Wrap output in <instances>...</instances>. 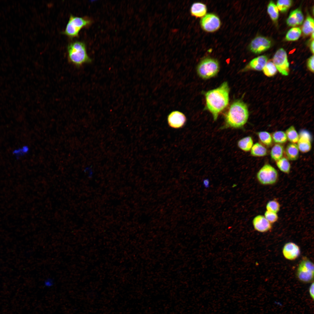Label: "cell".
<instances>
[{
    "mask_svg": "<svg viewBox=\"0 0 314 314\" xmlns=\"http://www.w3.org/2000/svg\"><path fill=\"white\" fill-rule=\"evenodd\" d=\"M297 146L301 152L306 153L310 151L311 149V137L307 131H302L299 135Z\"/></svg>",
    "mask_w": 314,
    "mask_h": 314,
    "instance_id": "5bb4252c",
    "label": "cell"
},
{
    "mask_svg": "<svg viewBox=\"0 0 314 314\" xmlns=\"http://www.w3.org/2000/svg\"><path fill=\"white\" fill-rule=\"evenodd\" d=\"M271 45L270 40L262 36H258L253 40L249 45V49L253 53H259L269 49Z\"/></svg>",
    "mask_w": 314,
    "mask_h": 314,
    "instance_id": "30bf717a",
    "label": "cell"
},
{
    "mask_svg": "<svg viewBox=\"0 0 314 314\" xmlns=\"http://www.w3.org/2000/svg\"><path fill=\"white\" fill-rule=\"evenodd\" d=\"M267 10L272 19L274 22L276 21L279 16L278 9L272 1H271L269 3Z\"/></svg>",
    "mask_w": 314,
    "mask_h": 314,
    "instance_id": "f1b7e54d",
    "label": "cell"
},
{
    "mask_svg": "<svg viewBox=\"0 0 314 314\" xmlns=\"http://www.w3.org/2000/svg\"><path fill=\"white\" fill-rule=\"evenodd\" d=\"M253 145V139L250 136L243 138L238 142V146L239 148L243 151L246 152L250 151Z\"/></svg>",
    "mask_w": 314,
    "mask_h": 314,
    "instance_id": "ffe728a7",
    "label": "cell"
},
{
    "mask_svg": "<svg viewBox=\"0 0 314 314\" xmlns=\"http://www.w3.org/2000/svg\"><path fill=\"white\" fill-rule=\"evenodd\" d=\"M314 282L312 283L310 285L309 288V292L310 294V295L312 299L313 300H314Z\"/></svg>",
    "mask_w": 314,
    "mask_h": 314,
    "instance_id": "836d02e7",
    "label": "cell"
},
{
    "mask_svg": "<svg viewBox=\"0 0 314 314\" xmlns=\"http://www.w3.org/2000/svg\"><path fill=\"white\" fill-rule=\"evenodd\" d=\"M219 63L215 59L207 57L201 60L197 67L198 75L201 78L206 79L215 76L219 72Z\"/></svg>",
    "mask_w": 314,
    "mask_h": 314,
    "instance_id": "277c9868",
    "label": "cell"
},
{
    "mask_svg": "<svg viewBox=\"0 0 314 314\" xmlns=\"http://www.w3.org/2000/svg\"><path fill=\"white\" fill-rule=\"evenodd\" d=\"M262 70L265 75L268 77L274 76L277 71L274 63L271 61L267 62Z\"/></svg>",
    "mask_w": 314,
    "mask_h": 314,
    "instance_id": "83f0119b",
    "label": "cell"
},
{
    "mask_svg": "<svg viewBox=\"0 0 314 314\" xmlns=\"http://www.w3.org/2000/svg\"><path fill=\"white\" fill-rule=\"evenodd\" d=\"M287 139L291 143H297L299 139V135L295 127L291 126L289 127L285 132Z\"/></svg>",
    "mask_w": 314,
    "mask_h": 314,
    "instance_id": "cb8c5ba5",
    "label": "cell"
},
{
    "mask_svg": "<svg viewBox=\"0 0 314 314\" xmlns=\"http://www.w3.org/2000/svg\"><path fill=\"white\" fill-rule=\"evenodd\" d=\"M284 151L283 145L278 144H275L273 146L270 151V154L271 158L276 161L283 157Z\"/></svg>",
    "mask_w": 314,
    "mask_h": 314,
    "instance_id": "44dd1931",
    "label": "cell"
},
{
    "mask_svg": "<svg viewBox=\"0 0 314 314\" xmlns=\"http://www.w3.org/2000/svg\"><path fill=\"white\" fill-rule=\"evenodd\" d=\"M257 179L263 185H271L275 184L279 179V174L276 170L271 165H264L256 174Z\"/></svg>",
    "mask_w": 314,
    "mask_h": 314,
    "instance_id": "5b68a950",
    "label": "cell"
},
{
    "mask_svg": "<svg viewBox=\"0 0 314 314\" xmlns=\"http://www.w3.org/2000/svg\"><path fill=\"white\" fill-rule=\"evenodd\" d=\"M307 66L309 70L313 73L314 72V56H311L308 60Z\"/></svg>",
    "mask_w": 314,
    "mask_h": 314,
    "instance_id": "d6a6232c",
    "label": "cell"
},
{
    "mask_svg": "<svg viewBox=\"0 0 314 314\" xmlns=\"http://www.w3.org/2000/svg\"><path fill=\"white\" fill-rule=\"evenodd\" d=\"M252 222L254 229L259 232H268L272 228V224L267 220L264 215H256L253 218Z\"/></svg>",
    "mask_w": 314,
    "mask_h": 314,
    "instance_id": "4fadbf2b",
    "label": "cell"
},
{
    "mask_svg": "<svg viewBox=\"0 0 314 314\" xmlns=\"http://www.w3.org/2000/svg\"><path fill=\"white\" fill-rule=\"evenodd\" d=\"M272 140L276 143L282 144L285 143L287 138L285 132L281 131H275L272 134Z\"/></svg>",
    "mask_w": 314,
    "mask_h": 314,
    "instance_id": "4316f807",
    "label": "cell"
},
{
    "mask_svg": "<svg viewBox=\"0 0 314 314\" xmlns=\"http://www.w3.org/2000/svg\"><path fill=\"white\" fill-rule=\"evenodd\" d=\"M301 251L299 247L295 243L289 242L286 243L282 249L284 257L290 261L295 260L299 256Z\"/></svg>",
    "mask_w": 314,
    "mask_h": 314,
    "instance_id": "7c38bea8",
    "label": "cell"
},
{
    "mask_svg": "<svg viewBox=\"0 0 314 314\" xmlns=\"http://www.w3.org/2000/svg\"><path fill=\"white\" fill-rule=\"evenodd\" d=\"M68 59L75 66L79 67L91 60L88 56L85 46L83 42L76 41L70 43L67 47Z\"/></svg>",
    "mask_w": 314,
    "mask_h": 314,
    "instance_id": "3957f363",
    "label": "cell"
},
{
    "mask_svg": "<svg viewBox=\"0 0 314 314\" xmlns=\"http://www.w3.org/2000/svg\"><path fill=\"white\" fill-rule=\"evenodd\" d=\"M167 120L168 124L171 127L178 129L184 126L186 121V118L182 112L175 110L168 115Z\"/></svg>",
    "mask_w": 314,
    "mask_h": 314,
    "instance_id": "8fae6325",
    "label": "cell"
},
{
    "mask_svg": "<svg viewBox=\"0 0 314 314\" xmlns=\"http://www.w3.org/2000/svg\"><path fill=\"white\" fill-rule=\"evenodd\" d=\"M249 117L248 108L243 101L238 100L231 105L225 117L223 128H242L247 122Z\"/></svg>",
    "mask_w": 314,
    "mask_h": 314,
    "instance_id": "7a4b0ae2",
    "label": "cell"
},
{
    "mask_svg": "<svg viewBox=\"0 0 314 314\" xmlns=\"http://www.w3.org/2000/svg\"><path fill=\"white\" fill-rule=\"evenodd\" d=\"M266 148L261 143L257 142L253 145L251 149V155L255 157H262L267 154Z\"/></svg>",
    "mask_w": 314,
    "mask_h": 314,
    "instance_id": "d6986e66",
    "label": "cell"
},
{
    "mask_svg": "<svg viewBox=\"0 0 314 314\" xmlns=\"http://www.w3.org/2000/svg\"><path fill=\"white\" fill-rule=\"evenodd\" d=\"M90 23L85 18L71 15L63 33L70 38L77 37L81 29Z\"/></svg>",
    "mask_w": 314,
    "mask_h": 314,
    "instance_id": "52a82bcc",
    "label": "cell"
},
{
    "mask_svg": "<svg viewBox=\"0 0 314 314\" xmlns=\"http://www.w3.org/2000/svg\"><path fill=\"white\" fill-rule=\"evenodd\" d=\"M304 19V16L301 10L297 8L290 13L286 20V23L289 26H295L301 24Z\"/></svg>",
    "mask_w": 314,
    "mask_h": 314,
    "instance_id": "2e32d148",
    "label": "cell"
},
{
    "mask_svg": "<svg viewBox=\"0 0 314 314\" xmlns=\"http://www.w3.org/2000/svg\"><path fill=\"white\" fill-rule=\"evenodd\" d=\"M292 3L290 0H279L277 1L276 6L280 11L282 12L287 11L290 7Z\"/></svg>",
    "mask_w": 314,
    "mask_h": 314,
    "instance_id": "4dcf8cb0",
    "label": "cell"
},
{
    "mask_svg": "<svg viewBox=\"0 0 314 314\" xmlns=\"http://www.w3.org/2000/svg\"><path fill=\"white\" fill-rule=\"evenodd\" d=\"M314 264L308 258H303L298 266L296 271V276L298 279L304 283L313 282Z\"/></svg>",
    "mask_w": 314,
    "mask_h": 314,
    "instance_id": "8992f818",
    "label": "cell"
},
{
    "mask_svg": "<svg viewBox=\"0 0 314 314\" xmlns=\"http://www.w3.org/2000/svg\"><path fill=\"white\" fill-rule=\"evenodd\" d=\"M207 8L204 3L196 2L192 5L190 12L191 15L196 17H203L206 13Z\"/></svg>",
    "mask_w": 314,
    "mask_h": 314,
    "instance_id": "e0dca14e",
    "label": "cell"
},
{
    "mask_svg": "<svg viewBox=\"0 0 314 314\" xmlns=\"http://www.w3.org/2000/svg\"><path fill=\"white\" fill-rule=\"evenodd\" d=\"M273 63L277 70L282 75L286 76L289 72V64L287 55L283 48L278 49L273 58Z\"/></svg>",
    "mask_w": 314,
    "mask_h": 314,
    "instance_id": "ba28073f",
    "label": "cell"
},
{
    "mask_svg": "<svg viewBox=\"0 0 314 314\" xmlns=\"http://www.w3.org/2000/svg\"><path fill=\"white\" fill-rule=\"evenodd\" d=\"M299 149L295 143H290L287 146L285 149V154L288 159L293 161L297 160L299 157Z\"/></svg>",
    "mask_w": 314,
    "mask_h": 314,
    "instance_id": "ac0fdd59",
    "label": "cell"
},
{
    "mask_svg": "<svg viewBox=\"0 0 314 314\" xmlns=\"http://www.w3.org/2000/svg\"><path fill=\"white\" fill-rule=\"evenodd\" d=\"M264 216L267 220L272 224L276 222L279 219L277 213L267 210L264 212Z\"/></svg>",
    "mask_w": 314,
    "mask_h": 314,
    "instance_id": "1f68e13d",
    "label": "cell"
},
{
    "mask_svg": "<svg viewBox=\"0 0 314 314\" xmlns=\"http://www.w3.org/2000/svg\"><path fill=\"white\" fill-rule=\"evenodd\" d=\"M312 37L313 39L314 38V32H313L312 33Z\"/></svg>",
    "mask_w": 314,
    "mask_h": 314,
    "instance_id": "8d00e7d4",
    "label": "cell"
},
{
    "mask_svg": "<svg viewBox=\"0 0 314 314\" xmlns=\"http://www.w3.org/2000/svg\"><path fill=\"white\" fill-rule=\"evenodd\" d=\"M281 205L279 201L275 199L269 201L265 206L266 210L277 213L280 210Z\"/></svg>",
    "mask_w": 314,
    "mask_h": 314,
    "instance_id": "f546056e",
    "label": "cell"
},
{
    "mask_svg": "<svg viewBox=\"0 0 314 314\" xmlns=\"http://www.w3.org/2000/svg\"><path fill=\"white\" fill-rule=\"evenodd\" d=\"M203 185L206 188H207L209 186V181L208 179H204L203 181Z\"/></svg>",
    "mask_w": 314,
    "mask_h": 314,
    "instance_id": "e575fe53",
    "label": "cell"
},
{
    "mask_svg": "<svg viewBox=\"0 0 314 314\" xmlns=\"http://www.w3.org/2000/svg\"><path fill=\"white\" fill-rule=\"evenodd\" d=\"M302 31L303 33L306 35L314 32V19L310 16L307 17L304 23Z\"/></svg>",
    "mask_w": 314,
    "mask_h": 314,
    "instance_id": "603a6c76",
    "label": "cell"
},
{
    "mask_svg": "<svg viewBox=\"0 0 314 314\" xmlns=\"http://www.w3.org/2000/svg\"><path fill=\"white\" fill-rule=\"evenodd\" d=\"M267 58L265 56H259L252 60L242 70L245 71L249 69L260 71L262 70L267 62Z\"/></svg>",
    "mask_w": 314,
    "mask_h": 314,
    "instance_id": "9a60e30c",
    "label": "cell"
},
{
    "mask_svg": "<svg viewBox=\"0 0 314 314\" xmlns=\"http://www.w3.org/2000/svg\"><path fill=\"white\" fill-rule=\"evenodd\" d=\"M257 135L261 142L265 145L269 146L272 142V139L271 135L266 131H261L258 132Z\"/></svg>",
    "mask_w": 314,
    "mask_h": 314,
    "instance_id": "484cf974",
    "label": "cell"
},
{
    "mask_svg": "<svg viewBox=\"0 0 314 314\" xmlns=\"http://www.w3.org/2000/svg\"><path fill=\"white\" fill-rule=\"evenodd\" d=\"M229 91L227 82H224L218 87L206 93V107L212 114L214 121L228 105Z\"/></svg>",
    "mask_w": 314,
    "mask_h": 314,
    "instance_id": "6da1fadb",
    "label": "cell"
},
{
    "mask_svg": "<svg viewBox=\"0 0 314 314\" xmlns=\"http://www.w3.org/2000/svg\"><path fill=\"white\" fill-rule=\"evenodd\" d=\"M314 40H313L311 42L310 44V49L313 53H314Z\"/></svg>",
    "mask_w": 314,
    "mask_h": 314,
    "instance_id": "d590c367",
    "label": "cell"
},
{
    "mask_svg": "<svg viewBox=\"0 0 314 314\" xmlns=\"http://www.w3.org/2000/svg\"><path fill=\"white\" fill-rule=\"evenodd\" d=\"M301 33V30L299 28H292L287 33L286 37V39L288 41H295L299 38Z\"/></svg>",
    "mask_w": 314,
    "mask_h": 314,
    "instance_id": "d4e9b609",
    "label": "cell"
},
{
    "mask_svg": "<svg viewBox=\"0 0 314 314\" xmlns=\"http://www.w3.org/2000/svg\"><path fill=\"white\" fill-rule=\"evenodd\" d=\"M202 28L207 32L212 33L218 30L220 27L221 22L219 17L213 13L206 14L200 21Z\"/></svg>",
    "mask_w": 314,
    "mask_h": 314,
    "instance_id": "9c48e42d",
    "label": "cell"
},
{
    "mask_svg": "<svg viewBox=\"0 0 314 314\" xmlns=\"http://www.w3.org/2000/svg\"><path fill=\"white\" fill-rule=\"evenodd\" d=\"M276 162V166L281 171L286 174L290 173L291 165L287 158L282 157Z\"/></svg>",
    "mask_w": 314,
    "mask_h": 314,
    "instance_id": "7402d4cb",
    "label": "cell"
}]
</instances>
